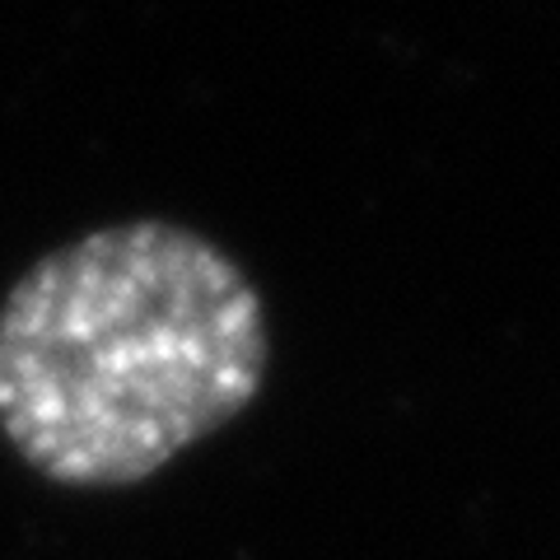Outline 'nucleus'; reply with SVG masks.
Segmentation results:
<instances>
[{
    "label": "nucleus",
    "instance_id": "1",
    "mask_svg": "<svg viewBox=\"0 0 560 560\" xmlns=\"http://www.w3.org/2000/svg\"><path fill=\"white\" fill-rule=\"evenodd\" d=\"M267 364V304L215 238L98 224L0 300V434L57 486H136L248 411Z\"/></svg>",
    "mask_w": 560,
    "mask_h": 560
}]
</instances>
